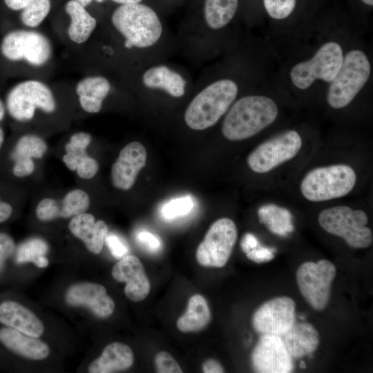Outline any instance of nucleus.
<instances>
[{
    "label": "nucleus",
    "instance_id": "obj_43",
    "mask_svg": "<svg viewBox=\"0 0 373 373\" xmlns=\"http://www.w3.org/2000/svg\"><path fill=\"white\" fill-rule=\"evenodd\" d=\"M260 245L257 238L251 233H246L240 242L242 250L246 254Z\"/></svg>",
    "mask_w": 373,
    "mask_h": 373
},
{
    "label": "nucleus",
    "instance_id": "obj_12",
    "mask_svg": "<svg viewBox=\"0 0 373 373\" xmlns=\"http://www.w3.org/2000/svg\"><path fill=\"white\" fill-rule=\"evenodd\" d=\"M237 236V228L232 220L222 218L215 221L197 249L198 263L204 267H224L231 256Z\"/></svg>",
    "mask_w": 373,
    "mask_h": 373
},
{
    "label": "nucleus",
    "instance_id": "obj_41",
    "mask_svg": "<svg viewBox=\"0 0 373 373\" xmlns=\"http://www.w3.org/2000/svg\"><path fill=\"white\" fill-rule=\"evenodd\" d=\"M12 173L17 178H24L31 175L35 171V163L31 158H23L14 161Z\"/></svg>",
    "mask_w": 373,
    "mask_h": 373
},
{
    "label": "nucleus",
    "instance_id": "obj_40",
    "mask_svg": "<svg viewBox=\"0 0 373 373\" xmlns=\"http://www.w3.org/2000/svg\"><path fill=\"white\" fill-rule=\"evenodd\" d=\"M276 249L258 245L257 247L246 253L247 257L257 263L269 261L274 258Z\"/></svg>",
    "mask_w": 373,
    "mask_h": 373
},
{
    "label": "nucleus",
    "instance_id": "obj_11",
    "mask_svg": "<svg viewBox=\"0 0 373 373\" xmlns=\"http://www.w3.org/2000/svg\"><path fill=\"white\" fill-rule=\"evenodd\" d=\"M302 144V139L296 131L280 133L260 144L249 155L248 166L256 173H267L294 157Z\"/></svg>",
    "mask_w": 373,
    "mask_h": 373
},
{
    "label": "nucleus",
    "instance_id": "obj_37",
    "mask_svg": "<svg viewBox=\"0 0 373 373\" xmlns=\"http://www.w3.org/2000/svg\"><path fill=\"white\" fill-rule=\"evenodd\" d=\"M99 170L98 162L88 155L78 165L76 171L79 177L83 179H91Z\"/></svg>",
    "mask_w": 373,
    "mask_h": 373
},
{
    "label": "nucleus",
    "instance_id": "obj_48",
    "mask_svg": "<svg viewBox=\"0 0 373 373\" xmlns=\"http://www.w3.org/2000/svg\"><path fill=\"white\" fill-rule=\"evenodd\" d=\"M6 113V106L0 99V122L4 118Z\"/></svg>",
    "mask_w": 373,
    "mask_h": 373
},
{
    "label": "nucleus",
    "instance_id": "obj_34",
    "mask_svg": "<svg viewBox=\"0 0 373 373\" xmlns=\"http://www.w3.org/2000/svg\"><path fill=\"white\" fill-rule=\"evenodd\" d=\"M194 207V201L191 195H184L166 202L161 208L162 217L172 220L188 215Z\"/></svg>",
    "mask_w": 373,
    "mask_h": 373
},
{
    "label": "nucleus",
    "instance_id": "obj_1",
    "mask_svg": "<svg viewBox=\"0 0 373 373\" xmlns=\"http://www.w3.org/2000/svg\"><path fill=\"white\" fill-rule=\"evenodd\" d=\"M277 115L278 107L271 98L246 96L231 107L223 121L222 132L229 140H245L273 123Z\"/></svg>",
    "mask_w": 373,
    "mask_h": 373
},
{
    "label": "nucleus",
    "instance_id": "obj_29",
    "mask_svg": "<svg viewBox=\"0 0 373 373\" xmlns=\"http://www.w3.org/2000/svg\"><path fill=\"white\" fill-rule=\"evenodd\" d=\"M4 3L12 10H21V22L30 28L39 26L48 15L51 8L50 0H4Z\"/></svg>",
    "mask_w": 373,
    "mask_h": 373
},
{
    "label": "nucleus",
    "instance_id": "obj_51",
    "mask_svg": "<svg viewBox=\"0 0 373 373\" xmlns=\"http://www.w3.org/2000/svg\"><path fill=\"white\" fill-rule=\"evenodd\" d=\"M300 367L301 368H304L305 367V362L303 361H301L300 363Z\"/></svg>",
    "mask_w": 373,
    "mask_h": 373
},
{
    "label": "nucleus",
    "instance_id": "obj_5",
    "mask_svg": "<svg viewBox=\"0 0 373 373\" xmlns=\"http://www.w3.org/2000/svg\"><path fill=\"white\" fill-rule=\"evenodd\" d=\"M318 220L323 230L342 238L352 248H367L372 243V232L366 227L368 218L362 210L347 206L327 208L319 213Z\"/></svg>",
    "mask_w": 373,
    "mask_h": 373
},
{
    "label": "nucleus",
    "instance_id": "obj_35",
    "mask_svg": "<svg viewBox=\"0 0 373 373\" xmlns=\"http://www.w3.org/2000/svg\"><path fill=\"white\" fill-rule=\"evenodd\" d=\"M296 0H263L269 15L276 19L287 17L294 10Z\"/></svg>",
    "mask_w": 373,
    "mask_h": 373
},
{
    "label": "nucleus",
    "instance_id": "obj_6",
    "mask_svg": "<svg viewBox=\"0 0 373 373\" xmlns=\"http://www.w3.org/2000/svg\"><path fill=\"white\" fill-rule=\"evenodd\" d=\"M370 71V61L363 51L353 50L347 52L329 87V105L336 109L348 105L367 82Z\"/></svg>",
    "mask_w": 373,
    "mask_h": 373
},
{
    "label": "nucleus",
    "instance_id": "obj_19",
    "mask_svg": "<svg viewBox=\"0 0 373 373\" xmlns=\"http://www.w3.org/2000/svg\"><path fill=\"white\" fill-rule=\"evenodd\" d=\"M0 323L36 338L41 336L44 331L41 320L30 309L15 301L0 304Z\"/></svg>",
    "mask_w": 373,
    "mask_h": 373
},
{
    "label": "nucleus",
    "instance_id": "obj_8",
    "mask_svg": "<svg viewBox=\"0 0 373 373\" xmlns=\"http://www.w3.org/2000/svg\"><path fill=\"white\" fill-rule=\"evenodd\" d=\"M2 56L10 61H26L40 67L51 58L52 46L44 34L30 30H14L3 37L0 44Z\"/></svg>",
    "mask_w": 373,
    "mask_h": 373
},
{
    "label": "nucleus",
    "instance_id": "obj_50",
    "mask_svg": "<svg viewBox=\"0 0 373 373\" xmlns=\"http://www.w3.org/2000/svg\"><path fill=\"white\" fill-rule=\"evenodd\" d=\"M365 4L372 6L373 5V0H362Z\"/></svg>",
    "mask_w": 373,
    "mask_h": 373
},
{
    "label": "nucleus",
    "instance_id": "obj_45",
    "mask_svg": "<svg viewBox=\"0 0 373 373\" xmlns=\"http://www.w3.org/2000/svg\"><path fill=\"white\" fill-rule=\"evenodd\" d=\"M12 211L10 204L0 199V223L7 220L11 216Z\"/></svg>",
    "mask_w": 373,
    "mask_h": 373
},
{
    "label": "nucleus",
    "instance_id": "obj_17",
    "mask_svg": "<svg viewBox=\"0 0 373 373\" xmlns=\"http://www.w3.org/2000/svg\"><path fill=\"white\" fill-rule=\"evenodd\" d=\"M113 278L126 283L124 293L133 302H140L147 297L151 286L143 265L133 255L122 258L113 267Z\"/></svg>",
    "mask_w": 373,
    "mask_h": 373
},
{
    "label": "nucleus",
    "instance_id": "obj_15",
    "mask_svg": "<svg viewBox=\"0 0 373 373\" xmlns=\"http://www.w3.org/2000/svg\"><path fill=\"white\" fill-rule=\"evenodd\" d=\"M145 147L139 142L126 145L112 166L111 180L113 186L121 190H128L134 184L140 170L146 162Z\"/></svg>",
    "mask_w": 373,
    "mask_h": 373
},
{
    "label": "nucleus",
    "instance_id": "obj_2",
    "mask_svg": "<svg viewBox=\"0 0 373 373\" xmlns=\"http://www.w3.org/2000/svg\"><path fill=\"white\" fill-rule=\"evenodd\" d=\"M111 21L125 38L126 48L153 46L162 32V23L155 11L140 3L121 5L113 12Z\"/></svg>",
    "mask_w": 373,
    "mask_h": 373
},
{
    "label": "nucleus",
    "instance_id": "obj_23",
    "mask_svg": "<svg viewBox=\"0 0 373 373\" xmlns=\"http://www.w3.org/2000/svg\"><path fill=\"white\" fill-rule=\"evenodd\" d=\"M133 352L127 345L114 342L108 345L101 356L88 367L90 373H111L125 370L131 367Z\"/></svg>",
    "mask_w": 373,
    "mask_h": 373
},
{
    "label": "nucleus",
    "instance_id": "obj_31",
    "mask_svg": "<svg viewBox=\"0 0 373 373\" xmlns=\"http://www.w3.org/2000/svg\"><path fill=\"white\" fill-rule=\"evenodd\" d=\"M91 135L85 132L73 134L66 144V154L62 160L70 171H76L79 163L88 155L86 149L91 142Z\"/></svg>",
    "mask_w": 373,
    "mask_h": 373
},
{
    "label": "nucleus",
    "instance_id": "obj_25",
    "mask_svg": "<svg viewBox=\"0 0 373 373\" xmlns=\"http://www.w3.org/2000/svg\"><path fill=\"white\" fill-rule=\"evenodd\" d=\"M65 11L70 19L67 30L69 39L77 44L86 42L97 26V21L85 7L74 0L68 1Z\"/></svg>",
    "mask_w": 373,
    "mask_h": 373
},
{
    "label": "nucleus",
    "instance_id": "obj_47",
    "mask_svg": "<svg viewBox=\"0 0 373 373\" xmlns=\"http://www.w3.org/2000/svg\"><path fill=\"white\" fill-rule=\"evenodd\" d=\"M113 1L120 4L135 3H140L142 0H113Z\"/></svg>",
    "mask_w": 373,
    "mask_h": 373
},
{
    "label": "nucleus",
    "instance_id": "obj_10",
    "mask_svg": "<svg viewBox=\"0 0 373 373\" xmlns=\"http://www.w3.org/2000/svg\"><path fill=\"white\" fill-rule=\"evenodd\" d=\"M336 269L330 261L323 259L317 262L307 261L296 271L298 289L307 303L315 310L324 309L329 300L331 287Z\"/></svg>",
    "mask_w": 373,
    "mask_h": 373
},
{
    "label": "nucleus",
    "instance_id": "obj_36",
    "mask_svg": "<svg viewBox=\"0 0 373 373\" xmlns=\"http://www.w3.org/2000/svg\"><path fill=\"white\" fill-rule=\"evenodd\" d=\"M156 370L159 373H180L182 370L171 354L160 352L155 357Z\"/></svg>",
    "mask_w": 373,
    "mask_h": 373
},
{
    "label": "nucleus",
    "instance_id": "obj_14",
    "mask_svg": "<svg viewBox=\"0 0 373 373\" xmlns=\"http://www.w3.org/2000/svg\"><path fill=\"white\" fill-rule=\"evenodd\" d=\"M292 358L281 337L273 334H262L251 354L253 367L260 373L291 372Z\"/></svg>",
    "mask_w": 373,
    "mask_h": 373
},
{
    "label": "nucleus",
    "instance_id": "obj_22",
    "mask_svg": "<svg viewBox=\"0 0 373 373\" xmlns=\"http://www.w3.org/2000/svg\"><path fill=\"white\" fill-rule=\"evenodd\" d=\"M280 336L289 354L294 358L311 354L317 349L320 342L316 329L306 322L295 321L291 327Z\"/></svg>",
    "mask_w": 373,
    "mask_h": 373
},
{
    "label": "nucleus",
    "instance_id": "obj_18",
    "mask_svg": "<svg viewBox=\"0 0 373 373\" xmlns=\"http://www.w3.org/2000/svg\"><path fill=\"white\" fill-rule=\"evenodd\" d=\"M89 206L88 193L82 189H73L61 201L48 198L41 200L36 207V215L41 221L57 218H69L86 212Z\"/></svg>",
    "mask_w": 373,
    "mask_h": 373
},
{
    "label": "nucleus",
    "instance_id": "obj_33",
    "mask_svg": "<svg viewBox=\"0 0 373 373\" xmlns=\"http://www.w3.org/2000/svg\"><path fill=\"white\" fill-rule=\"evenodd\" d=\"M47 151L46 142L40 137L27 134L17 142L12 152V159L15 161L23 158H41Z\"/></svg>",
    "mask_w": 373,
    "mask_h": 373
},
{
    "label": "nucleus",
    "instance_id": "obj_20",
    "mask_svg": "<svg viewBox=\"0 0 373 373\" xmlns=\"http://www.w3.org/2000/svg\"><path fill=\"white\" fill-rule=\"evenodd\" d=\"M68 228L72 234L82 240L92 253L101 252L108 229L103 220L95 222V217L84 212L72 218Z\"/></svg>",
    "mask_w": 373,
    "mask_h": 373
},
{
    "label": "nucleus",
    "instance_id": "obj_39",
    "mask_svg": "<svg viewBox=\"0 0 373 373\" xmlns=\"http://www.w3.org/2000/svg\"><path fill=\"white\" fill-rule=\"evenodd\" d=\"M105 242L112 255L117 259L123 258L128 252V247L122 240L115 234L110 233L107 235L105 238Z\"/></svg>",
    "mask_w": 373,
    "mask_h": 373
},
{
    "label": "nucleus",
    "instance_id": "obj_16",
    "mask_svg": "<svg viewBox=\"0 0 373 373\" xmlns=\"http://www.w3.org/2000/svg\"><path fill=\"white\" fill-rule=\"evenodd\" d=\"M65 298L68 305L86 307L101 318H108L115 309V303L106 288L97 283H77L68 289Z\"/></svg>",
    "mask_w": 373,
    "mask_h": 373
},
{
    "label": "nucleus",
    "instance_id": "obj_24",
    "mask_svg": "<svg viewBox=\"0 0 373 373\" xmlns=\"http://www.w3.org/2000/svg\"><path fill=\"white\" fill-rule=\"evenodd\" d=\"M111 90L108 80L102 76H88L77 84L75 91L81 107L89 113L100 111L102 103Z\"/></svg>",
    "mask_w": 373,
    "mask_h": 373
},
{
    "label": "nucleus",
    "instance_id": "obj_30",
    "mask_svg": "<svg viewBox=\"0 0 373 373\" xmlns=\"http://www.w3.org/2000/svg\"><path fill=\"white\" fill-rule=\"evenodd\" d=\"M238 0H205L204 15L207 25L213 29L225 26L237 10Z\"/></svg>",
    "mask_w": 373,
    "mask_h": 373
},
{
    "label": "nucleus",
    "instance_id": "obj_44",
    "mask_svg": "<svg viewBox=\"0 0 373 373\" xmlns=\"http://www.w3.org/2000/svg\"><path fill=\"white\" fill-rule=\"evenodd\" d=\"M202 371L205 373H222L224 369L218 361L210 358L202 364Z\"/></svg>",
    "mask_w": 373,
    "mask_h": 373
},
{
    "label": "nucleus",
    "instance_id": "obj_7",
    "mask_svg": "<svg viewBox=\"0 0 373 373\" xmlns=\"http://www.w3.org/2000/svg\"><path fill=\"white\" fill-rule=\"evenodd\" d=\"M6 109L18 122L31 120L37 109L51 113L56 109V101L50 88L44 82L28 79L15 85L6 97Z\"/></svg>",
    "mask_w": 373,
    "mask_h": 373
},
{
    "label": "nucleus",
    "instance_id": "obj_38",
    "mask_svg": "<svg viewBox=\"0 0 373 373\" xmlns=\"http://www.w3.org/2000/svg\"><path fill=\"white\" fill-rule=\"evenodd\" d=\"M15 249V244L11 236L0 232V271L3 267L5 261L12 255Z\"/></svg>",
    "mask_w": 373,
    "mask_h": 373
},
{
    "label": "nucleus",
    "instance_id": "obj_28",
    "mask_svg": "<svg viewBox=\"0 0 373 373\" xmlns=\"http://www.w3.org/2000/svg\"><path fill=\"white\" fill-rule=\"evenodd\" d=\"M259 221L264 224L273 233L280 236H287L294 231L291 212L274 204H267L258 210Z\"/></svg>",
    "mask_w": 373,
    "mask_h": 373
},
{
    "label": "nucleus",
    "instance_id": "obj_46",
    "mask_svg": "<svg viewBox=\"0 0 373 373\" xmlns=\"http://www.w3.org/2000/svg\"><path fill=\"white\" fill-rule=\"evenodd\" d=\"M75 1H77V3H79V4H81L82 6H83L84 7H86L88 4H90L92 1V0H74ZM98 3H102L103 2L104 0H95Z\"/></svg>",
    "mask_w": 373,
    "mask_h": 373
},
{
    "label": "nucleus",
    "instance_id": "obj_3",
    "mask_svg": "<svg viewBox=\"0 0 373 373\" xmlns=\"http://www.w3.org/2000/svg\"><path fill=\"white\" fill-rule=\"evenodd\" d=\"M238 94V86L231 79L216 81L201 90L190 102L184 120L193 130L214 125L227 112Z\"/></svg>",
    "mask_w": 373,
    "mask_h": 373
},
{
    "label": "nucleus",
    "instance_id": "obj_42",
    "mask_svg": "<svg viewBox=\"0 0 373 373\" xmlns=\"http://www.w3.org/2000/svg\"><path fill=\"white\" fill-rule=\"evenodd\" d=\"M137 238L140 244L151 251H156L160 248V240L149 231H140L137 233Z\"/></svg>",
    "mask_w": 373,
    "mask_h": 373
},
{
    "label": "nucleus",
    "instance_id": "obj_49",
    "mask_svg": "<svg viewBox=\"0 0 373 373\" xmlns=\"http://www.w3.org/2000/svg\"><path fill=\"white\" fill-rule=\"evenodd\" d=\"M4 142V133L3 129L0 127V149L2 146Z\"/></svg>",
    "mask_w": 373,
    "mask_h": 373
},
{
    "label": "nucleus",
    "instance_id": "obj_13",
    "mask_svg": "<svg viewBox=\"0 0 373 373\" xmlns=\"http://www.w3.org/2000/svg\"><path fill=\"white\" fill-rule=\"evenodd\" d=\"M296 321V304L288 296H278L263 303L254 313L252 325L261 334L282 336Z\"/></svg>",
    "mask_w": 373,
    "mask_h": 373
},
{
    "label": "nucleus",
    "instance_id": "obj_21",
    "mask_svg": "<svg viewBox=\"0 0 373 373\" xmlns=\"http://www.w3.org/2000/svg\"><path fill=\"white\" fill-rule=\"evenodd\" d=\"M0 342L7 349L28 359L42 360L50 353L48 345L38 338L9 327L0 329Z\"/></svg>",
    "mask_w": 373,
    "mask_h": 373
},
{
    "label": "nucleus",
    "instance_id": "obj_9",
    "mask_svg": "<svg viewBox=\"0 0 373 373\" xmlns=\"http://www.w3.org/2000/svg\"><path fill=\"white\" fill-rule=\"evenodd\" d=\"M343 61L341 47L330 41L323 45L309 60L297 64L290 73L293 84L300 89L309 88L317 79L331 82Z\"/></svg>",
    "mask_w": 373,
    "mask_h": 373
},
{
    "label": "nucleus",
    "instance_id": "obj_26",
    "mask_svg": "<svg viewBox=\"0 0 373 373\" xmlns=\"http://www.w3.org/2000/svg\"><path fill=\"white\" fill-rule=\"evenodd\" d=\"M142 82L148 88L163 89L175 97H182L185 92L186 80L165 66H154L146 70Z\"/></svg>",
    "mask_w": 373,
    "mask_h": 373
},
{
    "label": "nucleus",
    "instance_id": "obj_32",
    "mask_svg": "<svg viewBox=\"0 0 373 373\" xmlns=\"http://www.w3.org/2000/svg\"><path fill=\"white\" fill-rule=\"evenodd\" d=\"M48 251L47 243L40 238H31L21 243L16 252L17 263L32 262L39 267H46L48 265L46 254Z\"/></svg>",
    "mask_w": 373,
    "mask_h": 373
},
{
    "label": "nucleus",
    "instance_id": "obj_27",
    "mask_svg": "<svg viewBox=\"0 0 373 373\" xmlns=\"http://www.w3.org/2000/svg\"><path fill=\"white\" fill-rule=\"evenodd\" d=\"M211 312L206 299L195 294L189 300L186 312L177 321L178 329L182 332H199L210 322Z\"/></svg>",
    "mask_w": 373,
    "mask_h": 373
},
{
    "label": "nucleus",
    "instance_id": "obj_4",
    "mask_svg": "<svg viewBox=\"0 0 373 373\" xmlns=\"http://www.w3.org/2000/svg\"><path fill=\"white\" fill-rule=\"evenodd\" d=\"M356 175L347 164H334L311 170L303 179L300 191L312 202H323L347 195L354 187Z\"/></svg>",
    "mask_w": 373,
    "mask_h": 373
}]
</instances>
